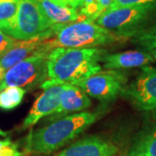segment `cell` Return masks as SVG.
<instances>
[{
    "instance_id": "1",
    "label": "cell",
    "mask_w": 156,
    "mask_h": 156,
    "mask_svg": "<svg viewBox=\"0 0 156 156\" xmlns=\"http://www.w3.org/2000/svg\"><path fill=\"white\" fill-rule=\"evenodd\" d=\"M106 54V50L99 48L53 49L47 58L48 80L40 87L46 89L62 84L76 85L101 70L100 62Z\"/></svg>"
},
{
    "instance_id": "2",
    "label": "cell",
    "mask_w": 156,
    "mask_h": 156,
    "mask_svg": "<svg viewBox=\"0 0 156 156\" xmlns=\"http://www.w3.org/2000/svg\"><path fill=\"white\" fill-rule=\"evenodd\" d=\"M98 112L83 111L53 120L43 128L30 132L26 151L35 154H50L76 138L99 118Z\"/></svg>"
},
{
    "instance_id": "3",
    "label": "cell",
    "mask_w": 156,
    "mask_h": 156,
    "mask_svg": "<svg viewBox=\"0 0 156 156\" xmlns=\"http://www.w3.org/2000/svg\"><path fill=\"white\" fill-rule=\"evenodd\" d=\"M51 30L52 36L44 44V49L49 52L56 48H96L128 39L89 20L54 24L51 26Z\"/></svg>"
},
{
    "instance_id": "4",
    "label": "cell",
    "mask_w": 156,
    "mask_h": 156,
    "mask_svg": "<svg viewBox=\"0 0 156 156\" xmlns=\"http://www.w3.org/2000/svg\"><path fill=\"white\" fill-rule=\"evenodd\" d=\"M51 26L37 0H17L16 16L11 21L0 23V30L12 38L24 41L38 37Z\"/></svg>"
},
{
    "instance_id": "5",
    "label": "cell",
    "mask_w": 156,
    "mask_h": 156,
    "mask_svg": "<svg viewBox=\"0 0 156 156\" xmlns=\"http://www.w3.org/2000/svg\"><path fill=\"white\" fill-rule=\"evenodd\" d=\"M155 13L156 3L127 6L106 11L95 23L128 38L141 30V26Z\"/></svg>"
},
{
    "instance_id": "6",
    "label": "cell",
    "mask_w": 156,
    "mask_h": 156,
    "mask_svg": "<svg viewBox=\"0 0 156 156\" xmlns=\"http://www.w3.org/2000/svg\"><path fill=\"white\" fill-rule=\"evenodd\" d=\"M48 50H39L23 61L7 70L0 84V90L9 87H18L24 89H34L48 78L47 58Z\"/></svg>"
},
{
    "instance_id": "7",
    "label": "cell",
    "mask_w": 156,
    "mask_h": 156,
    "mask_svg": "<svg viewBox=\"0 0 156 156\" xmlns=\"http://www.w3.org/2000/svg\"><path fill=\"white\" fill-rule=\"evenodd\" d=\"M128 84V77L122 70H101L76 84L89 96L101 101H110L122 95Z\"/></svg>"
},
{
    "instance_id": "8",
    "label": "cell",
    "mask_w": 156,
    "mask_h": 156,
    "mask_svg": "<svg viewBox=\"0 0 156 156\" xmlns=\"http://www.w3.org/2000/svg\"><path fill=\"white\" fill-rule=\"evenodd\" d=\"M122 95L141 111L156 110V68L146 65L123 89Z\"/></svg>"
},
{
    "instance_id": "9",
    "label": "cell",
    "mask_w": 156,
    "mask_h": 156,
    "mask_svg": "<svg viewBox=\"0 0 156 156\" xmlns=\"http://www.w3.org/2000/svg\"><path fill=\"white\" fill-rule=\"evenodd\" d=\"M64 86L65 84H62L44 89V93L34 102L27 116L23 120L22 126L23 129L34 126L43 117L55 114L60 105Z\"/></svg>"
},
{
    "instance_id": "10",
    "label": "cell",
    "mask_w": 156,
    "mask_h": 156,
    "mask_svg": "<svg viewBox=\"0 0 156 156\" xmlns=\"http://www.w3.org/2000/svg\"><path fill=\"white\" fill-rule=\"evenodd\" d=\"M117 153V147L111 141L91 135L76 140L57 156H116Z\"/></svg>"
},
{
    "instance_id": "11",
    "label": "cell",
    "mask_w": 156,
    "mask_h": 156,
    "mask_svg": "<svg viewBox=\"0 0 156 156\" xmlns=\"http://www.w3.org/2000/svg\"><path fill=\"white\" fill-rule=\"evenodd\" d=\"M51 35L52 30L50 27L46 32L37 37L24 41L17 40L14 46L0 59V66L7 71L30 56L43 50L44 42L50 38Z\"/></svg>"
},
{
    "instance_id": "12",
    "label": "cell",
    "mask_w": 156,
    "mask_h": 156,
    "mask_svg": "<svg viewBox=\"0 0 156 156\" xmlns=\"http://www.w3.org/2000/svg\"><path fill=\"white\" fill-rule=\"evenodd\" d=\"M102 67L106 69H127L141 68L154 62L147 50H127L108 54L101 59Z\"/></svg>"
},
{
    "instance_id": "13",
    "label": "cell",
    "mask_w": 156,
    "mask_h": 156,
    "mask_svg": "<svg viewBox=\"0 0 156 156\" xmlns=\"http://www.w3.org/2000/svg\"><path fill=\"white\" fill-rule=\"evenodd\" d=\"M91 103L92 101L89 95L77 86L73 84H65L62 94L60 105L55 114L50 115V120L53 121L74 112L83 111L91 106Z\"/></svg>"
},
{
    "instance_id": "14",
    "label": "cell",
    "mask_w": 156,
    "mask_h": 156,
    "mask_svg": "<svg viewBox=\"0 0 156 156\" xmlns=\"http://www.w3.org/2000/svg\"><path fill=\"white\" fill-rule=\"evenodd\" d=\"M37 1L45 17L53 25L81 21L79 12L76 11V9L69 6L57 5L50 0Z\"/></svg>"
},
{
    "instance_id": "15",
    "label": "cell",
    "mask_w": 156,
    "mask_h": 156,
    "mask_svg": "<svg viewBox=\"0 0 156 156\" xmlns=\"http://www.w3.org/2000/svg\"><path fill=\"white\" fill-rule=\"evenodd\" d=\"M113 1L114 0H83L78 11L81 21L89 20L95 22L108 11Z\"/></svg>"
},
{
    "instance_id": "16",
    "label": "cell",
    "mask_w": 156,
    "mask_h": 156,
    "mask_svg": "<svg viewBox=\"0 0 156 156\" xmlns=\"http://www.w3.org/2000/svg\"><path fill=\"white\" fill-rule=\"evenodd\" d=\"M26 89L18 87H9L0 92V108L11 110L22 102Z\"/></svg>"
},
{
    "instance_id": "17",
    "label": "cell",
    "mask_w": 156,
    "mask_h": 156,
    "mask_svg": "<svg viewBox=\"0 0 156 156\" xmlns=\"http://www.w3.org/2000/svg\"><path fill=\"white\" fill-rule=\"evenodd\" d=\"M133 42L146 50L156 49V23L147 28H142L134 34Z\"/></svg>"
},
{
    "instance_id": "18",
    "label": "cell",
    "mask_w": 156,
    "mask_h": 156,
    "mask_svg": "<svg viewBox=\"0 0 156 156\" xmlns=\"http://www.w3.org/2000/svg\"><path fill=\"white\" fill-rule=\"evenodd\" d=\"M136 147L145 156H156V125Z\"/></svg>"
},
{
    "instance_id": "19",
    "label": "cell",
    "mask_w": 156,
    "mask_h": 156,
    "mask_svg": "<svg viewBox=\"0 0 156 156\" xmlns=\"http://www.w3.org/2000/svg\"><path fill=\"white\" fill-rule=\"evenodd\" d=\"M17 11V0L0 1V23L11 21Z\"/></svg>"
},
{
    "instance_id": "20",
    "label": "cell",
    "mask_w": 156,
    "mask_h": 156,
    "mask_svg": "<svg viewBox=\"0 0 156 156\" xmlns=\"http://www.w3.org/2000/svg\"><path fill=\"white\" fill-rule=\"evenodd\" d=\"M17 146L9 139L0 140V156H21Z\"/></svg>"
},
{
    "instance_id": "21",
    "label": "cell",
    "mask_w": 156,
    "mask_h": 156,
    "mask_svg": "<svg viewBox=\"0 0 156 156\" xmlns=\"http://www.w3.org/2000/svg\"><path fill=\"white\" fill-rule=\"evenodd\" d=\"M149 3H156V0H114L107 11H113L115 9L127 7V6L140 5Z\"/></svg>"
},
{
    "instance_id": "22",
    "label": "cell",
    "mask_w": 156,
    "mask_h": 156,
    "mask_svg": "<svg viewBox=\"0 0 156 156\" xmlns=\"http://www.w3.org/2000/svg\"><path fill=\"white\" fill-rule=\"evenodd\" d=\"M17 41L0 30V59L11 50Z\"/></svg>"
},
{
    "instance_id": "23",
    "label": "cell",
    "mask_w": 156,
    "mask_h": 156,
    "mask_svg": "<svg viewBox=\"0 0 156 156\" xmlns=\"http://www.w3.org/2000/svg\"><path fill=\"white\" fill-rule=\"evenodd\" d=\"M127 156H145L144 154L137 147H134V148L132 149V151L130 153H128V154Z\"/></svg>"
},
{
    "instance_id": "24",
    "label": "cell",
    "mask_w": 156,
    "mask_h": 156,
    "mask_svg": "<svg viewBox=\"0 0 156 156\" xmlns=\"http://www.w3.org/2000/svg\"><path fill=\"white\" fill-rule=\"evenodd\" d=\"M83 1V0H69V5L74 9H77V8H80Z\"/></svg>"
},
{
    "instance_id": "25",
    "label": "cell",
    "mask_w": 156,
    "mask_h": 156,
    "mask_svg": "<svg viewBox=\"0 0 156 156\" xmlns=\"http://www.w3.org/2000/svg\"><path fill=\"white\" fill-rule=\"evenodd\" d=\"M52 3L56 4L60 6H68L69 5V0H50Z\"/></svg>"
},
{
    "instance_id": "26",
    "label": "cell",
    "mask_w": 156,
    "mask_h": 156,
    "mask_svg": "<svg viewBox=\"0 0 156 156\" xmlns=\"http://www.w3.org/2000/svg\"><path fill=\"white\" fill-rule=\"evenodd\" d=\"M5 73H6V70H5L3 68L0 66V84H1V83H2V82H3V80H4V78H5Z\"/></svg>"
},
{
    "instance_id": "27",
    "label": "cell",
    "mask_w": 156,
    "mask_h": 156,
    "mask_svg": "<svg viewBox=\"0 0 156 156\" xmlns=\"http://www.w3.org/2000/svg\"><path fill=\"white\" fill-rule=\"evenodd\" d=\"M149 53H150V55L153 56V58H154V60L156 61V49H153V50H147Z\"/></svg>"
},
{
    "instance_id": "28",
    "label": "cell",
    "mask_w": 156,
    "mask_h": 156,
    "mask_svg": "<svg viewBox=\"0 0 156 156\" xmlns=\"http://www.w3.org/2000/svg\"><path fill=\"white\" fill-rule=\"evenodd\" d=\"M6 134H7V133L4 132L3 130H1V129H0V135H1V136H6Z\"/></svg>"
},
{
    "instance_id": "29",
    "label": "cell",
    "mask_w": 156,
    "mask_h": 156,
    "mask_svg": "<svg viewBox=\"0 0 156 156\" xmlns=\"http://www.w3.org/2000/svg\"><path fill=\"white\" fill-rule=\"evenodd\" d=\"M0 1H11V0H0Z\"/></svg>"
}]
</instances>
